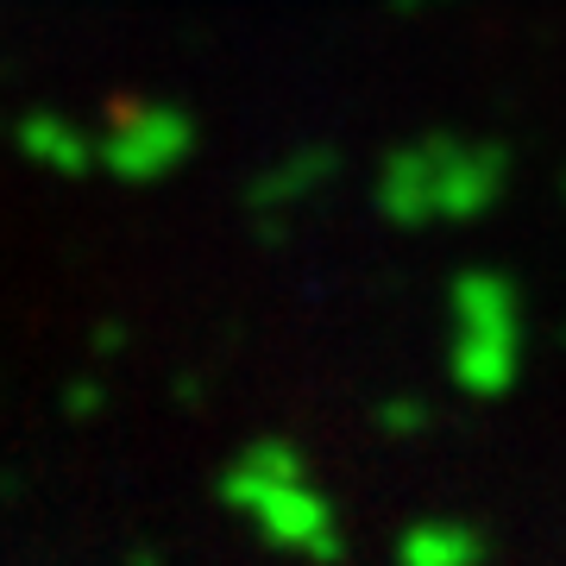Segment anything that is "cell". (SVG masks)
Listing matches in <instances>:
<instances>
[{
    "mask_svg": "<svg viewBox=\"0 0 566 566\" xmlns=\"http://www.w3.org/2000/svg\"><path fill=\"white\" fill-rule=\"evenodd\" d=\"M465 560H472V542H460V535H422L416 554H409V566H465Z\"/></svg>",
    "mask_w": 566,
    "mask_h": 566,
    "instance_id": "cell-1",
    "label": "cell"
}]
</instances>
